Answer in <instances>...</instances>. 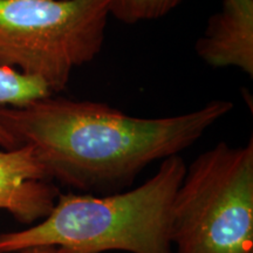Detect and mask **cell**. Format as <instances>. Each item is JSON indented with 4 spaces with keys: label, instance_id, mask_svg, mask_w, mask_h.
<instances>
[{
    "label": "cell",
    "instance_id": "cell-6",
    "mask_svg": "<svg viewBox=\"0 0 253 253\" xmlns=\"http://www.w3.org/2000/svg\"><path fill=\"white\" fill-rule=\"evenodd\" d=\"M213 68L233 67L253 75V0H223L195 46Z\"/></svg>",
    "mask_w": 253,
    "mask_h": 253
},
{
    "label": "cell",
    "instance_id": "cell-5",
    "mask_svg": "<svg viewBox=\"0 0 253 253\" xmlns=\"http://www.w3.org/2000/svg\"><path fill=\"white\" fill-rule=\"evenodd\" d=\"M59 195L31 147L0 149V210L31 226L50 212Z\"/></svg>",
    "mask_w": 253,
    "mask_h": 253
},
{
    "label": "cell",
    "instance_id": "cell-9",
    "mask_svg": "<svg viewBox=\"0 0 253 253\" xmlns=\"http://www.w3.org/2000/svg\"><path fill=\"white\" fill-rule=\"evenodd\" d=\"M15 253H60L58 250H55L52 246H34V248L24 249L21 251Z\"/></svg>",
    "mask_w": 253,
    "mask_h": 253
},
{
    "label": "cell",
    "instance_id": "cell-2",
    "mask_svg": "<svg viewBox=\"0 0 253 253\" xmlns=\"http://www.w3.org/2000/svg\"><path fill=\"white\" fill-rule=\"evenodd\" d=\"M185 170L184 160L176 155L128 191L60 194L43 219L24 230L0 233V253L34 246H52L60 253H175L171 210Z\"/></svg>",
    "mask_w": 253,
    "mask_h": 253
},
{
    "label": "cell",
    "instance_id": "cell-8",
    "mask_svg": "<svg viewBox=\"0 0 253 253\" xmlns=\"http://www.w3.org/2000/svg\"><path fill=\"white\" fill-rule=\"evenodd\" d=\"M184 0H110V15L126 25L166 17Z\"/></svg>",
    "mask_w": 253,
    "mask_h": 253
},
{
    "label": "cell",
    "instance_id": "cell-1",
    "mask_svg": "<svg viewBox=\"0 0 253 253\" xmlns=\"http://www.w3.org/2000/svg\"><path fill=\"white\" fill-rule=\"evenodd\" d=\"M233 109L213 100L166 118H137L109 104L63 96L0 108V123L28 145L53 182L82 192L130 185L148 166L179 155Z\"/></svg>",
    "mask_w": 253,
    "mask_h": 253
},
{
    "label": "cell",
    "instance_id": "cell-4",
    "mask_svg": "<svg viewBox=\"0 0 253 253\" xmlns=\"http://www.w3.org/2000/svg\"><path fill=\"white\" fill-rule=\"evenodd\" d=\"M109 17L110 0H0V67L60 93L100 54Z\"/></svg>",
    "mask_w": 253,
    "mask_h": 253
},
{
    "label": "cell",
    "instance_id": "cell-7",
    "mask_svg": "<svg viewBox=\"0 0 253 253\" xmlns=\"http://www.w3.org/2000/svg\"><path fill=\"white\" fill-rule=\"evenodd\" d=\"M50 94L48 87L39 79L27 77L15 69L0 67V108L24 106ZM17 147L20 145L0 123V149Z\"/></svg>",
    "mask_w": 253,
    "mask_h": 253
},
{
    "label": "cell",
    "instance_id": "cell-3",
    "mask_svg": "<svg viewBox=\"0 0 253 253\" xmlns=\"http://www.w3.org/2000/svg\"><path fill=\"white\" fill-rule=\"evenodd\" d=\"M176 253H253V138L219 142L186 167L171 210Z\"/></svg>",
    "mask_w": 253,
    "mask_h": 253
}]
</instances>
